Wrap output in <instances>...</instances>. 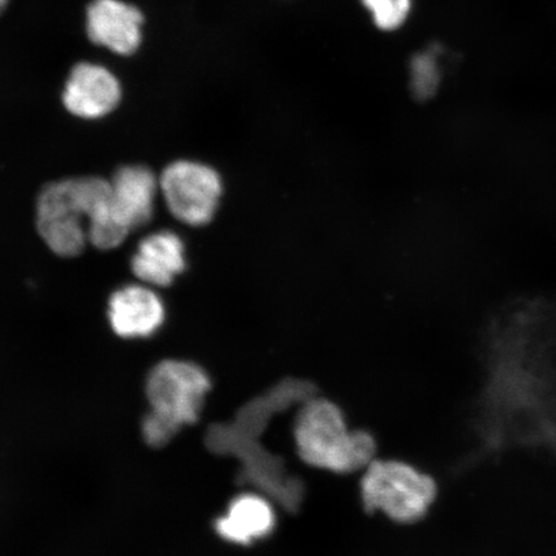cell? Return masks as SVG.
<instances>
[{"instance_id": "cell-1", "label": "cell", "mask_w": 556, "mask_h": 556, "mask_svg": "<svg viewBox=\"0 0 556 556\" xmlns=\"http://www.w3.org/2000/svg\"><path fill=\"white\" fill-rule=\"evenodd\" d=\"M291 443L305 467L336 476L359 475L378 457L377 438L352 427L336 401L316 393L299 403Z\"/></svg>"}, {"instance_id": "cell-2", "label": "cell", "mask_w": 556, "mask_h": 556, "mask_svg": "<svg viewBox=\"0 0 556 556\" xmlns=\"http://www.w3.org/2000/svg\"><path fill=\"white\" fill-rule=\"evenodd\" d=\"M358 497L364 510L399 526L426 519L440 497V484L430 472L402 458L375 457L359 472Z\"/></svg>"}, {"instance_id": "cell-3", "label": "cell", "mask_w": 556, "mask_h": 556, "mask_svg": "<svg viewBox=\"0 0 556 556\" xmlns=\"http://www.w3.org/2000/svg\"><path fill=\"white\" fill-rule=\"evenodd\" d=\"M110 180L81 177L45 187L37 201V228L54 254L73 258L85 250L90 217L106 197Z\"/></svg>"}, {"instance_id": "cell-4", "label": "cell", "mask_w": 556, "mask_h": 556, "mask_svg": "<svg viewBox=\"0 0 556 556\" xmlns=\"http://www.w3.org/2000/svg\"><path fill=\"white\" fill-rule=\"evenodd\" d=\"M211 389L208 374L189 361H163L152 368L146 381L150 413L177 432L199 420Z\"/></svg>"}, {"instance_id": "cell-5", "label": "cell", "mask_w": 556, "mask_h": 556, "mask_svg": "<svg viewBox=\"0 0 556 556\" xmlns=\"http://www.w3.org/2000/svg\"><path fill=\"white\" fill-rule=\"evenodd\" d=\"M159 187L173 217L191 227L211 224L225 192L219 172L194 160H177L166 166Z\"/></svg>"}, {"instance_id": "cell-6", "label": "cell", "mask_w": 556, "mask_h": 556, "mask_svg": "<svg viewBox=\"0 0 556 556\" xmlns=\"http://www.w3.org/2000/svg\"><path fill=\"white\" fill-rule=\"evenodd\" d=\"M260 490L239 493L215 520L218 536L235 546H254L273 536L278 527V507Z\"/></svg>"}, {"instance_id": "cell-7", "label": "cell", "mask_w": 556, "mask_h": 556, "mask_svg": "<svg viewBox=\"0 0 556 556\" xmlns=\"http://www.w3.org/2000/svg\"><path fill=\"white\" fill-rule=\"evenodd\" d=\"M62 100L70 114L87 121L100 119L119 104L121 83L108 68L81 62L70 74Z\"/></svg>"}, {"instance_id": "cell-8", "label": "cell", "mask_w": 556, "mask_h": 556, "mask_svg": "<svg viewBox=\"0 0 556 556\" xmlns=\"http://www.w3.org/2000/svg\"><path fill=\"white\" fill-rule=\"evenodd\" d=\"M143 16L122 0H93L87 10L90 41L117 54L136 53L142 41Z\"/></svg>"}, {"instance_id": "cell-9", "label": "cell", "mask_w": 556, "mask_h": 556, "mask_svg": "<svg viewBox=\"0 0 556 556\" xmlns=\"http://www.w3.org/2000/svg\"><path fill=\"white\" fill-rule=\"evenodd\" d=\"M108 315L116 336L125 339L148 338L162 328L165 307L151 288L127 285L111 295Z\"/></svg>"}, {"instance_id": "cell-10", "label": "cell", "mask_w": 556, "mask_h": 556, "mask_svg": "<svg viewBox=\"0 0 556 556\" xmlns=\"http://www.w3.org/2000/svg\"><path fill=\"white\" fill-rule=\"evenodd\" d=\"M110 191L116 218L129 233L149 224L160 191L154 173L142 165L123 166L110 180Z\"/></svg>"}, {"instance_id": "cell-11", "label": "cell", "mask_w": 556, "mask_h": 556, "mask_svg": "<svg viewBox=\"0 0 556 556\" xmlns=\"http://www.w3.org/2000/svg\"><path fill=\"white\" fill-rule=\"evenodd\" d=\"M138 280L150 287H169L186 269V247L172 231H159L144 238L130 262Z\"/></svg>"}, {"instance_id": "cell-12", "label": "cell", "mask_w": 556, "mask_h": 556, "mask_svg": "<svg viewBox=\"0 0 556 556\" xmlns=\"http://www.w3.org/2000/svg\"><path fill=\"white\" fill-rule=\"evenodd\" d=\"M435 47L416 53L409 62V88L416 100L428 101L433 99L441 87L442 72L438 62Z\"/></svg>"}, {"instance_id": "cell-13", "label": "cell", "mask_w": 556, "mask_h": 556, "mask_svg": "<svg viewBox=\"0 0 556 556\" xmlns=\"http://www.w3.org/2000/svg\"><path fill=\"white\" fill-rule=\"evenodd\" d=\"M380 30L393 31L405 24L412 11V0H363Z\"/></svg>"}, {"instance_id": "cell-14", "label": "cell", "mask_w": 556, "mask_h": 556, "mask_svg": "<svg viewBox=\"0 0 556 556\" xmlns=\"http://www.w3.org/2000/svg\"><path fill=\"white\" fill-rule=\"evenodd\" d=\"M142 433L146 443L150 444L151 447L159 448L169 443L172 438L178 432L176 429H173L169 424L159 419L154 414L149 413L146 415L142 422Z\"/></svg>"}, {"instance_id": "cell-15", "label": "cell", "mask_w": 556, "mask_h": 556, "mask_svg": "<svg viewBox=\"0 0 556 556\" xmlns=\"http://www.w3.org/2000/svg\"><path fill=\"white\" fill-rule=\"evenodd\" d=\"M7 3H9V0H0V13L4 11Z\"/></svg>"}]
</instances>
